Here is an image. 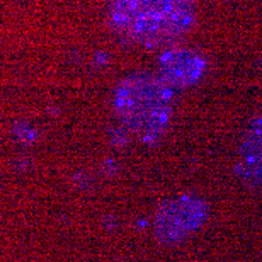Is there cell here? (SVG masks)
I'll use <instances>...</instances> for the list:
<instances>
[{"label": "cell", "mask_w": 262, "mask_h": 262, "mask_svg": "<svg viewBox=\"0 0 262 262\" xmlns=\"http://www.w3.org/2000/svg\"><path fill=\"white\" fill-rule=\"evenodd\" d=\"M208 206L198 196L186 194L165 203L155 216V233L162 242L174 244L204 223Z\"/></svg>", "instance_id": "obj_3"}, {"label": "cell", "mask_w": 262, "mask_h": 262, "mask_svg": "<svg viewBox=\"0 0 262 262\" xmlns=\"http://www.w3.org/2000/svg\"><path fill=\"white\" fill-rule=\"evenodd\" d=\"M238 170L245 179L262 186V109L245 131L240 145Z\"/></svg>", "instance_id": "obj_5"}, {"label": "cell", "mask_w": 262, "mask_h": 262, "mask_svg": "<svg viewBox=\"0 0 262 262\" xmlns=\"http://www.w3.org/2000/svg\"><path fill=\"white\" fill-rule=\"evenodd\" d=\"M114 111L124 126L143 140L164 133L172 113V87L160 75L131 73L114 91Z\"/></svg>", "instance_id": "obj_2"}, {"label": "cell", "mask_w": 262, "mask_h": 262, "mask_svg": "<svg viewBox=\"0 0 262 262\" xmlns=\"http://www.w3.org/2000/svg\"><path fill=\"white\" fill-rule=\"evenodd\" d=\"M109 20L121 38L155 48L174 43L194 23V0H111Z\"/></svg>", "instance_id": "obj_1"}, {"label": "cell", "mask_w": 262, "mask_h": 262, "mask_svg": "<svg viewBox=\"0 0 262 262\" xmlns=\"http://www.w3.org/2000/svg\"><path fill=\"white\" fill-rule=\"evenodd\" d=\"M206 68V61L192 50L174 48L165 51L159 60V75L174 87H187L198 82Z\"/></svg>", "instance_id": "obj_4"}]
</instances>
